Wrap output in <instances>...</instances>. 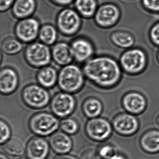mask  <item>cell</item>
<instances>
[{"instance_id":"obj_19","label":"cell","mask_w":159,"mask_h":159,"mask_svg":"<svg viewBox=\"0 0 159 159\" xmlns=\"http://www.w3.org/2000/svg\"><path fill=\"white\" fill-rule=\"evenodd\" d=\"M58 76L57 70L49 65L40 69L36 78L39 84L47 89L52 88L57 83Z\"/></svg>"},{"instance_id":"obj_9","label":"cell","mask_w":159,"mask_h":159,"mask_svg":"<svg viewBox=\"0 0 159 159\" xmlns=\"http://www.w3.org/2000/svg\"><path fill=\"white\" fill-rule=\"evenodd\" d=\"M40 28L39 21L36 18L21 19L16 25L15 34L23 43H30L39 38Z\"/></svg>"},{"instance_id":"obj_33","label":"cell","mask_w":159,"mask_h":159,"mask_svg":"<svg viewBox=\"0 0 159 159\" xmlns=\"http://www.w3.org/2000/svg\"><path fill=\"white\" fill-rule=\"evenodd\" d=\"M14 0H0V11L4 12L13 5Z\"/></svg>"},{"instance_id":"obj_37","label":"cell","mask_w":159,"mask_h":159,"mask_svg":"<svg viewBox=\"0 0 159 159\" xmlns=\"http://www.w3.org/2000/svg\"><path fill=\"white\" fill-rule=\"evenodd\" d=\"M109 159H126L125 157L122 154H120V153H117V154H115L114 156H112L111 158Z\"/></svg>"},{"instance_id":"obj_10","label":"cell","mask_w":159,"mask_h":159,"mask_svg":"<svg viewBox=\"0 0 159 159\" xmlns=\"http://www.w3.org/2000/svg\"><path fill=\"white\" fill-rule=\"evenodd\" d=\"M112 125L113 129L120 134L130 136L136 133L139 127V123L133 114L121 113L113 119Z\"/></svg>"},{"instance_id":"obj_27","label":"cell","mask_w":159,"mask_h":159,"mask_svg":"<svg viewBox=\"0 0 159 159\" xmlns=\"http://www.w3.org/2000/svg\"><path fill=\"white\" fill-rule=\"evenodd\" d=\"M60 128L63 132L68 135H74L80 128L78 122L72 118H64L60 123Z\"/></svg>"},{"instance_id":"obj_28","label":"cell","mask_w":159,"mask_h":159,"mask_svg":"<svg viewBox=\"0 0 159 159\" xmlns=\"http://www.w3.org/2000/svg\"><path fill=\"white\" fill-rule=\"evenodd\" d=\"M112 40L120 47H129L134 43V39L129 34L123 32L114 33L112 36Z\"/></svg>"},{"instance_id":"obj_32","label":"cell","mask_w":159,"mask_h":159,"mask_svg":"<svg viewBox=\"0 0 159 159\" xmlns=\"http://www.w3.org/2000/svg\"><path fill=\"white\" fill-rule=\"evenodd\" d=\"M145 6L153 11H159V0H143Z\"/></svg>"},{"instance_id":"obj_30","label":"cell","mask_w":159,"mask_h":159,"mask_svg":"<svg viewBox=\"0 0 159 159\" xmlns=\"http://www.w3.org/2000/svg\"><path fill=\"white\" fill-rule=\"evenodd\" d=\"M0 127H1L0 143L1 145H2L11 139V130L10 125L5 121L2 120H1L0 121Z\"/></svg>"},{"instance_id":"obj_35","label":"cell","mask_w":159,"mask_h":159,"mask_svg":"<svg viewBox=\"0 0 159 159\" xmlns=\"http://www.w3.org/2000/svg\"><path fill=\"white\" fill-rule=\"evenodd\" d=\"M53 159H79L76 156L70 154H58Z\"/></svg>"},{"instance_id":"obj_41","label":"cell","mask_w":159,"mask_h":159,"mask_svg":"<svg viewBox=\"0 0 159 159\" xmlns=\"http://www.w3.org/2000/svg\"></svg>"},{"instance_id":"obj_26","label":"cell","mask_w":159,"mask_h":159,"mask_svg":"<svg viewBox=\"0 0 159 159\" xmlns=\"http://www.w3.org/2000/svg\"><path fill=\"white\" fill-rule=\"evenodd\" d=\"M3 148L6 153L15 156L23 155L25 151L23 141L16 138H12L5 142Z\"/></svg>"},{"instance_id":"obj_14","label":"cell","mask_w":159,"mask_h":159,"mask_svg":"<svg viewBox=\"0 0 159 159\" xmlns=\"http://www.w3.org/2000/svg\"><path fill=\"white\" fill-rule=\"evenodd\" d=\"M146 62L144 53L139 50L128 51L123 55L121 63L123 66L128 71L136 72L141 70Z\"/></svg>"},{"instance_id":"obj_1","label":"cell","mask_w":159,"mask_h":159,"mask_svg":"<svg viewBox=\"0 0 159 159\" xmlns=\"http://www.w3.org/2000/svg\"><path fill=\"white\" fill-rule=\"evenodd\" d=\"M83 70L85 78L97 86H111L119 79V66L113 59L105 57H92L84 63Z\"/></svg>"},{"instance_id":"obj_4","label":"cell","mask_w":159,"mask_h":159,"mask_svg":"<svg viewBox=\"0 0 159 159\" xmlns=\"http://www.w3.org/2000/svg\"><path fill=\"white\" fill-rule=\"evenodd\" d=\"M24 57L27 63L35 68L49 66L52 60V51L49 46L42 42L30 43L25 50Z\"/></svg>"},{"instance_id":"obj_40","label":"cell","mask_w":159,"mask_h":159,"mask_svg":"<svg viewBox=\"0 0 159 159\" xmlns=\"http://www.w3.org/2000/svg\"><path fill=\"white\" fill-rule=\"evenodd\" d=\"M157 122H158V124L159 125V116L158 117V119H157Z\"/></svg>"},{"instance_id":"obj_15","label":"cell","mask_w":159,"mask_h":159,"mask_svg":"<svg viewBox=\"0 0 159 159\" xmlns=\"http://www.w3.org/2000/svg\"><path fill=\"white\" fill-rule=\"evenodd\" d=\"M119 15V11L115 6L107 4L101 6L97 10L94 18L98 25L106 27L114 24Z\"/></svg>"},{"instance_id":"obj_6","label":"cell","mask_w":159,"mask_h":159,"mask_svg":"<svg viewBox=\"0 0 159 159\" xmlns=\"http://www.w3.org/2000/svg\"><path fill=\"white\" fill-rule=\"evenodd\" d=\"M81 17L76 10L70 8L64 9L58 13L57 17V28L64 36H74L80 29Z\"/></svg>"},{"instance_id":"obj_17","label":"cell","mask_w":159,"mask_h":159,"mask_svg":"<svg viewBox=\"0 0 159 159\" xmlns=\"http://www.w3.org/2000/svg\"><path fill=\"white\" fill-rule=\"evenodd\" d=\"M50 147L58 154H67L72 149L73 142L68 134L64 132H55L49 140Z\"/></svg>"},{"instance_id":"obj_21","label":"cell","mask_w":159,"mask_h":159,"mask_svg":"<svg viewBox=\"0 0 159 159\" xmlns=\"http://www.w3.org/2000/svg\"><path fill=\"white\" fill-rule=\"evenodd\" d=\"M142 149L150 153L159 152V131L151 130L143 134L140 139Z\"/></svg>"},{"instance_id":"obj_11","label":"cell","mask_w":159,"mask_h":159,"mask_svg":"<svg viewBox=\"0 0 159 159\" xmlns=\"http://www.w3.org/2000/svg\"><path fill=\"white\" fill-rule=\"evenodd\" d=\"M73 58L79 63H84L92 58L94 52L93 45L90 40L80 37L72 41L70 44Z\"/></svg>"},{"instance_id":"obj_20","label":"cell","mask_w":159,"mask_h":159,"mask_svg":"<svg viewBox=\"0 0 159 159\" xmlns=\"http://www.w3.org/2000/svg\"><path fill=\"white\" fill-rule=\"evenodd\" d=\"M36 8L35 0H16L12 7V13L21 20L31 17Z\"/></svg>"},{"instance_id":"obj_38","label":"cell","mask_w":159,"mask_h":159,"mask_svg":"<svg viewBox=\"0 0 159 159\" xmlns=\"http://www.w3.org/2000/svg\"><path fill=\"white\" fill-rule=\"evenodd\" d=\"M0 159H9L4 153H1L0 155Z\"/></svg>"},{"instance_id":"obj_2","label":"cell","mask_w":159,"mask_h":159,"mask_svg":"<svg viewBox=\"0 0 159 159\" xmlns=\"http://www.w3.org/2000/svg\"><path fill=\"white\" fill-rule=\"evenodd\" d=\"M85 79L83 69L77 65L70 64L60 70L57 84L63 92L75 93L82 89Z\"/></svg>"},{"instance_id":"obj_7","label":"cell","mask_w":159,"mask_h":159,"mask_svg":"<svg viewBox=\"0 0 159 159\" xmlns=\"http://www.w3.org/2000/svg\"><path fill=\"white\" fill-rule=\"evenodd\" d=\"M76 101L72 94L59 92L56 94L50 102L51 110L58 118H66L75 110Z\"/></svg>"},{"instance_id":"obj_34","label":"cell","mask_w":159,"mask_h":159,"mask_svg":"<svg viewBox=\"0 0 159 159\" xmlns=\"http://www.w3.org/2000/svg\"><path fill=\"white\" fill-rule=\"evenodd\" d=\"M151 36L154 42L159 44V24L155 25L152 29Z\"/></svg>"},{"instance_id":"obj_36","label":"cell","mask_w":159,"mask_h":159,"mask_svg":"<svg viewBox=\"0 0 159 159\" xmlns=\"http://www.w3.org/2000/svg\"><path fill=\"white\" fill-rule=\"evenodd\" d=\"M53 2L60 6H67L71 3L73 0H52Z\"/></svg>"},{"instance_id":"obj_29","label":"cell","mask_w":159,"mask_h":159,"mask_svg":"<svg viewBox=\"0 0 159 159\" xmlns=\"http://www.w3.org/2000/svg\"><path fill=\"white\" fill-rule=\"evenodd\" d=\"M98 153L102 159H109L118 153L116 148L111 144H106L100 146Z\"/></svg>"},{"instance_id":"obj_39","label":"cell","mask_w":159,"mask_h":159,"mask_svg":"<svg viewBox=\"0 0 159 159\" xmlns=\"http://www.w3.org/2000/svg\"><path fill=\"white\" fill-rule=\"evenodd\" d=\"M18 159H29L28 158H27V157H21V158H19Z\"/></svg>"},{"instance_id":"obj_24","label":"cell","mask_w":159,"mask_h":159,"mask_svg":"<svg viewBox=\"0 0 159 159\" xmlns=\"http://www.w3.org/2000/svg\"><path fill=\"white\" fill-rule=\"evenodd\" d=\"M39 38L41 42L48 46L56 43L58 38V30L51 24H46L41 27Z\"/></svg>"},{"instance_id":"obj_3","label":"cell","mask_w":159,"mask_h":159,"mask_svg":"<svg viewBox=\"0 0 159 159\" xmlns=\"http://www.w3.org/2000/svg\"><path fill=\"white\" fill-rule=\"evenodd\" d=\"M57 117L48 112H39L33 114L29 121L31 132L41 137L52 135L60 126Z\"/></svg>"},{"instance_id":"obj_13","label":"cell","mask_w":159,"mask_h":159,"mask_svg":"<svg viewBox=\"0 0 159 159\" xmlns=\"http://www.w3.org/2000/svg\"><path fill=\"white\" fill-rule=\"evenodd\" d=\"M19 77L14 69L5 67L0 74V92L2 94L8 95L13 93L19 84Z\"/></svg>"},{"instance_id":"obj_12","label":"cell","mask_w":159,"mask_h":159,"mask_svg":"<svg viewBox=\"0 0 159 159\" xmlns=\"http://www.w3.org/2000/svg\"><path fill=\"white\" fill-rule=\"evenodd\" d=\"M50 144L42 137L31 138L26 145V154L29 159H46L50 152Z\"/></svg>"},{"instance_id":"obj_18","label":"cell","mask_w":159,"mask_h":159,"mask_svg":"<svg viewBox=\"0 0 159 159\" xmlns=\"http://www.w3.org/2000/svg\"><path fill=\"white\" fill-rule=\"evenodd\" d=\"M122 104L125 109L133 115L140 114L147 107L145 98L137 93H131L126 95L123 99Z\"/></svg>"},{"instance_id":"obj_5","label":"cell","mask_w":159,"mask_h":159,"mask_svg":"<svg viewBox=\"0 0 159 159\" xmlns=\"http://www.w3.org/2000/svg\"><path fill=\"white\" fill-rule=\"evenodd\" d=\"M21 96L25 104L35 109L43 108L51 102L50 93L39 84H32L27 85L22 91Z\"/></svg>"},{"instance_id":"obj_22","label":"cell","mask_w":159,"mask_h":159,"mask_svg":"<svg viewBox=\"0 0 159 159\" xmlns=\"http://www.w3.org/2000/svg\"><path fill=\"white\" fill-rule=\"evenodd\" d=\"M82 111L84 115L89 119L98 117L103 111V105L101 101L95 98H86L82 105Z\"/></svg>"},{"instance_id":"obj_8","label":"cell","mask_w":159,"mask_h":159,"mask_svg":"<svg viewBox=\"0 0 159 159\" xmlns=\"http://www.w3.org/2000/svg\"><path fill=\"white\" fill-rule=\"evenodd\" d=\"M112 130V126L107 119L98 117L90 119L85 126L87 136L97 142H102L108 139Z\"/></svg>"},{"instance_id":"obj_31","label":"cell","mask_w":159,"mask_h":159,"mask_svg":"<svg viewBox=\"0 0 159 159\" xmlns=\"http://www.w3.org/2000/svg\"><path fill=\"white\" fill-rule=\"evenodd\" d=\"M80 159H102L98 153L97 151L93 148H88L83 152Z\"/></svg>"},{"instance_id":"obj_16","label":"cell","mask_w":159,"mask_h":159,"mask_svg":"<svg viewBox=\"0 0 159 159\" xmlns=\"http://www.w3.org/2000/svg\"><path fill=\"white\" fill-rule=\"evenodd\" d=\"M52 59L59 66H64L71 64L74 60L70 45L64 42L56 43L52 50Z\"/></svg>"},{"instance_id":"obj_23","label":"cell","mask_w":159,"mask_h":159,"mask_svg":"<svg viewBox=\"0 0 159 159\" xmlns=\"http://www.w3.org/2000/svg\"><path fill=\"white\" fill-rule=\"evenodd\" d=\"M75 6L76 11L83 18L94 17L97 10L96 0H75Z\"/></svg>"},{"instance_id":"obj_25","label":"cell","mask_w":159,"mask_h":159,"mask_svg":"<svg viewBox=\"0 0 159 159\" xmlns=\"http://www.w3.org/2000/svg\"><path fill=\"white\" fill-rule=\"evenodd\" d=\"M23 48V43L16 38L8 37L2 41L1 49L3 53L9 55L19 53Z\"/></svg>"}]
</instances>
